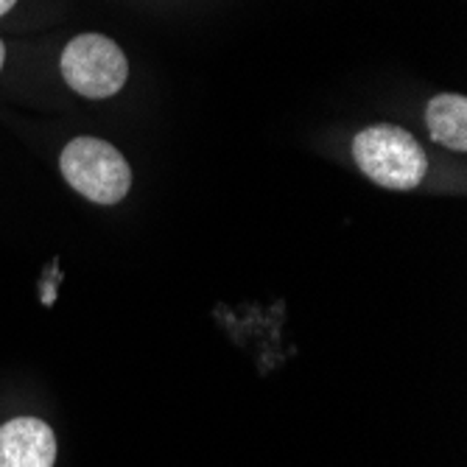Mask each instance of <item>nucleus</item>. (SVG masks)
Returning <instances> with one entry per match:
<instances>
[{"mask_svg":"<svg viewBox=\"0 0 467 467\" xmlns=\"http://www.w3.org/2000/svg\"><path fill=\"white\" fill-rule=\"evenodd\" d=\"M15 4H17V0H0V17L9 15L15 9Z\"/></svg>","mask_w":467,"mask_h":467,"instance_id":"423d86ee","label":"nucleus"},{"mask_svg":"<svg viewBox=\"0 0 467 467\" xmlns=\"http://www.w3.org/2000/svg\"><path fill=\"white\" fill-rule=\"evenodd\" d=\"M65 84L90 101H107L118 96L130 81V59L115 39L88 31L73 36L59 59Z\"/></svg>","mask_w":467,"mask_h":467,"instance_id":"7ed1b4c3","label":"nucleus"},{"mask_svg":"<svg viewBox=\"0 0 467 467\" xmlns=\"http://www.w3.org/2000/svg\"><path fill=\"white\" fill-rule=\"evenodd\" d=\"M426 126L431 138L464 154L467 151V99L462 93H440L426 107Z\"/></svg>","mask_w":467,"mask_h":467,"instance_id":"39448f33","label":"nucleus"},{"mask_svg":"<svg viewBox=\"0 0 467 467\" xmlns=\"http://www.w3.org/2000/svg\"><path fill=\"white\" fill-rule=\"evenodd\" d=\"M353 160L361 174L387 191H414L429 174V154L395 123H375L353 138Z\"/></svg>","mask_w":467,"mask_h":467,"instance_id":"f257e3e1","label":"nucleus"},{"mask_svg":"<svg viewBox=\"0 0 467 467\" xmlns=\"http://www.w3.org/2000/svg\"><path fill=\"white\" fill-rule=\"evenodd\" d=\"M6 65V46H4V39H0V70H4Z\"/></svg>","mask_w":467,"mask_h":467,"instance_id":"0eeeda50","label":"nucleus"},{"mask_svg":"<svg viewBox=\"0 0 467 467\" xmlns=\"http://www.w3.org/2000/svg\"><path fill=\"white\" fill-rule=\"evenodd\" d=\"M65 182L93 204H120L132 191V165L107 140L81 135L59 154Z\"/></svg>","mask_w":467,"mask_h":467,"instance_id":"f03ea898","label":"nucleus"},{"mask_svg":"<svg viewBox=\"0 0 467 467\" xmlns=\"http://www.w3.org/2000/svg\"><path fill=\"white\" fill-rule=\"evenodd\" d=\"M57 437L39 417H15L0 426V467H54Z\"/></svg>","mask_w":467,"mask_h":467,"instance_id":"20e7f679","label":"nucleus"}]
</instances>
